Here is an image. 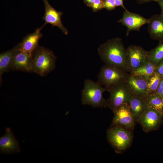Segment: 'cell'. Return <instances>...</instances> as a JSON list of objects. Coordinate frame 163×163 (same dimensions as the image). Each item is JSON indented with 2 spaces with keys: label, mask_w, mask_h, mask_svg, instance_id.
<instances>
[{
  "label": "cell",
  "mask_w": 163,
  "mask_h": 163,
  "mask_svg": "<svg viewBox=\"0 0 163 163\" xmlns=\"http://www.w3.org/2000/svg\"><path fill=\"white\" fill-rule=\"evenodd\" d=\"M98 54L105 64L117 67L129 73L127 50L118 37L108 40L100 45Z\"/></svg>",
  "instance_id": "obj_1"
},
{
  "label": "cell",
  "mask_w": 163,
  "mask_h": 163,
  "mask_svg": "<svg viewBox=\"0 0 163 163\" xmlns=\"http://www.w3.org/2000/svg\"><path fill=\"white\" fill-rule=\"evenodd\" d=\"M56 59L52 50L39 45L32 53L33 72L42 77L47 75L54 69Z\"/></svg>",
  "instance_id": "obj_2"
},
{
  "label": "cell",
  "mask_w": 163,
  "mask_h": 163,
  "mask_svg": "<svg viewBox=\"0 0 163 163\" xmlns=\"http://www.w3.org/2000/svg\"><path fill=\"white\" fill-rule=\"evenodd\" d=\"M105 91V88L97 81L86 79L82 91V104L94 107H107V100L103 95Z\"/></svg>",
  "instance_id": "obj_3"
},
{
  "label": "cell",
  "mask_w": 163,
  "mask_h": 163,
  "mask_svg": "<svg viewBox=\"0 0 163 163\" xmlns=\"http://www.w3.org/2000/svg\"><path fill=\"white\" fill-rule=\"evenodd\" d=\"M108 140L115 151L121 153L129 147L133 139V132L120 126H110L107 132Z\"/></svg>",
  "instance_id": "obj_4"
},
{
  "label": "cell",
  "mask_w": 163,
  "mask_h": 163,
  "mask_svg": "<svg viewBox=\"0 0 163 163\" xmlns=\"http://www.w3.org/2000/svg\"><path fill=\"white\" fill-rule=\"evenodd\" d=\"M129 73L120 68L105 64L100 69L97 76V81L107 91L110 87L125 81Z\"/></svg>",
  "instance_id": "obj_5"
},
{
  "label": "cell",
  "mask_w": 163,
  "mask_h": 163,
  "mask_svg": "<svg viewBox=\"0 0 163 163\" xmlns=\"http://www.w3.org/2000/svg\"><path fill=\"white\" fill-rule=\"evenodd\" d=\"M109 98L107 100V107L113 112L125 104H128L132 96L125 81L118 83L108 88Z\"/></svg>",
  "instance_id": "obj_6"
},
{
  "label": "cell",
  "mask_w": 163,
  "mask_h": 163,
  "mask_svg": "<svg viewBox=\"0 0 163 163\" xmlns=\"http://www.w3.org/2000/svg\"><path fill=\"white\" fill-rule=\"evenodd\" d=\"M113 112L114 117L110 126H120L133 132L136 122L128 104L121 105Z\"/></svg>",
  "instance_id": "obj_7"
},
{
  "label": "cell",
  "mask_w": 163,
  "mask_h": 163,
  "mask_svg": "<svg viewBox=\"0 0 163 163\" xmlns=\"http://www.w3.org/2000/svg\"><path fill=\"white\" fill-rule=\"evenodd\" d=\"M163 115L157 110L148 107L137 121L146 133L158 129L163 123Z\"/></svg>",
  "instance_id": "obj_8"
},
{
  "label": "cell",
  "mask_w": 163,
  "mask_h": 163,
  "mask_svg": "<svg viewBox=\"0 0 163 163\" xmlns=\"http://www.w3.org/2000/svg\"><path fill=\"white\" fill-rule=\"evenodd\" d=\"M129 73L137 69L147 60L148 51L139 46L132 45L126 49Z\"/></svg>",
  "instance_id": "obj_9"
},
{
  "label": "cell",
  "mask_w": 163,
  "mask_h": 163,
  "mask_svg": "<svg viewBox=\"0 0 163 163\" xmlns=\"http://www.w3.org/2000/svg\"><path fill=\"white\" fill-rule=\"evenodd\" d=\"M149 19L140 15L129 11L127 9L124 11L123 17L118 21L127 28L126 34L128 35L132 30L139 31L144 25L148 23Z\"/></svg>",
  "instance_id": "obj_10"
},
{
  "label": "cell",
  "mask_w": 163,
  "mask_h": 163,
  "mask_svg": "<svg viewBox=\"0 0 163 163\" xmlns=\"http://www.w3.org/2000/svg\"><path fill=\"white\" fill-rule=\"evenodd\" d=\"M125 82L132 95L144 98L148 95L146 80L129 73Z\"/></svg>",
  "instance_id": "obj_11"
},
{
  "label": "cell",
  "mask_w": 163,
  "mask_h": 163,
  "mask_svg": "<svg viewBox=\"0 0 163 163\" xmlns=\"http://www.w3.org/2000/svg\"><path fill=\"white\" fill-rule=\"evenodd\" d=\"M45 10L43 19L45 21L44 24H50L60 29L65 35L68 34V31L62 24L61 17L62 13L55 10L49 4L47 0H43Z\"/></svg>",
  "instance_id": "obj_12"
},
{
  "label": "cell",
  "mask_w": 163,
  "mask_h": 163,
  "mask_svg": "<svg viewBox=\"0 0 163 163\" xmlns=\"http://www.w3.org/2000/svg\"><path fill=\"white\" fill-rule=\"evenodd\" d=\"M32 59V53L24 52L18 49L14 55L11 70L33 72Z\"/></svg>",
  "instance_id": "obj_13"
},
{
  "label": "cell",
  "mask_w": 163,
  "mask_h": 163,
  "mask_svg": "<svg viewBox=\"0 0 163 163\" xmlns=\"http://www.w3.org/2000/svg\"><path fill=\"white\" fill-rule=\"evenodd\" d=\"M45 26L44 24L33 33L26 36L19 43V50L25 53H32L39 46V41L43 36L40 31Z\"/></svg>",
  "instance_id": "obj_14"
},
{
  "label": "cell",
  "mask_w": 163,
  "mask_h": 163,
  "mask_svg": "<svg viewBox=\"0 0 163 163\" xmlns=\"http://www.w3.org/2000/svg\"><path fill=\"white\" fill-rule=\"evenodd\" d=\"M0 150L1 153L5 154L20 151L18 142L9 128L6 129L5 134L0 138Z\"/></svg>",
  "instance_id": "obj_15"
},
{
  "label": "cell",
  "mask_w": 163,
  "mask_h": 163,
  "mask_svg": "<svg viewBox=\"0 0 163 163\" xmlns=\"http://www.w3.org/2000/svg\"><path fill=\"white\" fill-rule=\"evenodd\" d=\"M148 31L153 39L163 41V15L155 14L149 19Z\"/></svg>",
  "instance_id": "obj_16"
},
{
  "label": "cell",
  "mask_w": 163,
  "mask_h": 163,
  "mask_svg": "<svg viewBox=\"0 0 163 163\" xmlns=\"http://www.w3.org/2000/svg\"><path fill=\"white\" fill-rule=\"evenodd\" d=\"M128 104L136 122H137L148 107L144 98L133 95Z\"/></svg>",
  "instance_id": "obj_17"
},
{
  "label": "cell",
  "mask_w": 163,
  "mask_h": 163,
  "mask_svg": "<svg viewBox=\"0 0 163 163\" xmlns=\"http://www.w3.org/2000/svg\"><path fill=\"white\" fill-rule=\"evenodd\" d=\"M19 43L11 49L0 54V80L2 82V76L5 72L11 70L14 55L19 47Z\"/></svg>",
  "instance_id": "obj_18"
},
{
  "label": "cell",
  "mask_w": 163,
  "mask_h": 163,
  "mask_svg": "<svg viewBox=\"0 0 163 163\" xmlns=\"http://www.w3.org/2000/svg\"><path fill=\"white\" fill-rule=\"evenodd\" d=\"M156 68V66L147 60L140 67L129 73L142 78L147 81L155 72Z\"/></svg>",
  "instance_id": "obj_19"
},
{
  "label": "cell",
  "mask_w": 163,
  "mask_h": 163,
  "mask_svg": "<svg viewBox=\"0 0 163 163\" xmlns=\"http://www.w3.org/2000/svg\"><path fill=\"white\" fill-rule=\"evenodd\" d=\"M144 99L148 107L157 110L163 115V98L155 92L148 94Z\"/></svg>",
  "instance_id": "obj_20"
},
{
  "label": "cell",
  "mask_w": 163,
  "mask_h": 163,
  "mask_svg": "<svg viewBox=\"0 0 163 163\" xmlns=\"http://www.w3.org/2000/svg\"><path fill=\"white\" fill-rule=\"evenodd\" d=\"M147 60L156 66L163 60V41L155 48L148 51Z\"/></svg>",
  "instance_id": "obj_21"
},
{
  "label": "cell",
  "mask_w": 163,
  "mask_h": 163,
  "mask_svg": "<svg viewBox=\"0 0 163 163\" xmlns=\"http://www.w3.org/2000/svg\"><path fill=\"white\" fill-rule=\"evenodd\" d=\"M162 78L156 72L147 81L148 94L156 92Z\"/></svg>",
  "instance_id": "obj_22"
},
{
  "label": "cell",
  "mask_w": 163,
  "mask_h": 163,
  "mask_svg": "<svg viewBox=\"0 0 163 163\" xmlns=\"http://www.w3.org/2000/svg\"><path fill=\"white\" fill-rule=\"evenodd\" d=\"M104 5V8L109 10L113 9L117 6L115 0H105Z\"/></svg>",
  "instance_id": "obj_23"
},
{
  "label": "cell",
  "mask_w": 163,
  "mask_h": 163,
  "mask_svg": "<svg viewBox=\"0 0 163 163\" xmlns=\"http://www.w3.org/2000/svg\"><path fill=\"white\" fill-rule=\"evenodd\" d=\"M92 7L94 10H98L104 8V2L101 0H94Z\"/></svg>",
  "instance_id": "obj_24"
},
{
  "label": "cell",
  "mask_w": 163,
  "mask_h": 163,
  "mask_svg": "<svg viewBox=\"0 0 163 163\" xmlns=\"http://www.w3.org/2000/svg\"><path fill=\"white\" fill-rule=\"evenodd\" d=\"M155 72L163 77V60L156 66Z\"/></svg>",
  "instance_id": "obj_25"
},
{
  "label": "cell",
  "mask_w": 163,
  "mask_h": 163,
  "mask_svg": "<svg viewBox=\"0 0 163 163\" xmlns=\"http://www.w3.org/2000/svg\"><path fill=\"white\" fill-rule=\"evenodd\" d=\"M156 92L163 98V77L161 79Z\"/></svg>",
  "instance_id": "obj_26"
},
{
  "label": "cell",
  "mask_w": 163,
  "mask_h": 163,
  "mask_svg": "<svg viewBox=\"0 0 163 163\" xmlns=\"http://www.w3.org/2000/svg\"><path fill=\"white\" fill-rule=\"evenodd\" d=\"M115 1L117 6H121L125 10H126L123 5V0H115Z\"/></svg>",
  "instance_id": "obj_27"
},
{
  "label": "cell",
  "mask_w": 163,
  "mask_h": 163,
  "mask_svg": "<svg viewBox=\"0 0 163 163\" xmlns=\"http://www.w3.org/2000/svg\"><path fill=\"white\" fill-rule=\"evenodd\" d=\"M160 6L161 12V14L163 15V0H157L156 2Z\"/></svg>",
  "instance_id": "obj_28"
},
{
  "label": "cell",
  "mask_w": 163,
  "mask_h": 163,
  "mask_svg": "<svg viewBox=\"0 0 163 163\" xmlns=\"http://www.w3.org/2000/svg\"><path fill=\"white\" fill-rule=\"evenodd\" d=\"M138 1L141 3H145L151 1H155L156 2L157 0H138Z\"/></svg>",
  "instance_id": "obj_29"
},
{
  "label": "cell",
  "mask_w": 163,
  "mask_h": 163,
  "mask_svg": "<svg viewBox=\"0 0 163 163\" xmlns=\"http://www.w3.org/2000/svg\"><path fill=\"white\" fill-rule=\"evenodd\" d=\"M86 1L90 3H93L94 0H86Z\"/></svg>",
  "instance_id": "obj_30"
}]
</instances>
